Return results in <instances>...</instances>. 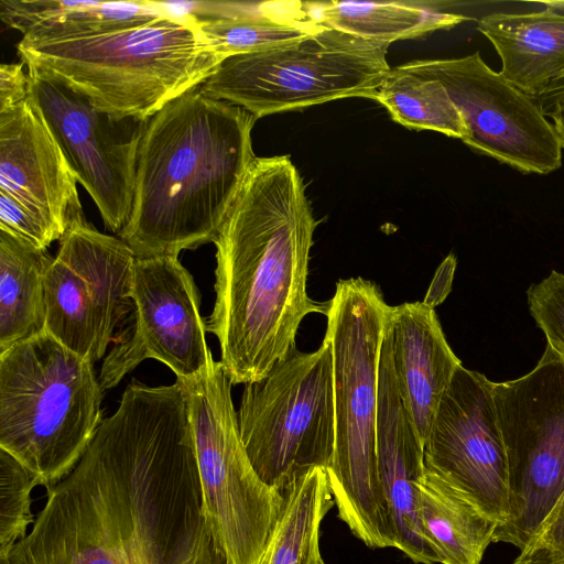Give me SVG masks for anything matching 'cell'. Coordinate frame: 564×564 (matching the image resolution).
I'll return each mask as SVG.
<instances>
[{"label": "cell", "mask_w": 564, "mask_h": 564, "mask_svg": "<svg viewBox=\"0 0 564 564\" xmlns=\"http://www.w3.org/2000/svg\"><path fill=\"white\" fill-rule=\"evenodd\" d=\"M182 388L132 379L0 564H228L203 510Z\"/></svg>", "instance_id": "obj_1"}, {"label": "cell", "mask_w": 564, "mask_h": 564, "mask_svg": "<svg viewBox=\"0 0 564 564\" xmlns=\"http://www.w3.org/2000/svg\"><path fill=\"white\" fill-rule=\"evenodd\" d=\"M317 221L289 155L256 158L216 240L215 304L207 332L232 384L264 378L296 347L301 322L326 316L307 293Z\"/></svg>", "instance_id": "obj_2"}, {"label": "cell", "mask_w": 564, "mask_h": 564, "mask_svg": "<svg viewBox=\"0 0 564 564\" xmlns=\"http://www.w3.org/2000/svg\"><path fill=\"white\" fill-rule=\"evenodd\" d=\"M257 118L199 86L144 121L132 209L118 234L137 259L214 242L256 160Z\"/></svg>", "instance_id": "obj_3"}, {"label": "cell", "mask_w": 564, "mask_h": 564, "mask_svg": "<svg viewBox=\"0 0 564 564\" xmlns=\"http://www.w3.org/2000/svg\"><path fill=\"white\" fill-rule=\"evenodd\" d=\"M15 47L28 68L118 120L147 121L198 87L224 61L185 13L75 37L20 40Z\"/></svg>", "instance_id": "obj_4"}, {"label": "cell", "mask_w": 564, "mask_h": 564, "mask_svg": "<svg viewBox=\"0 0 564 564\" xmlns=\"http://www.w3.org/2000/svg\"><path fill=\"white\" fill-rule=\"evenodd\" d=\"M390 306L379 286L340 280L324 340L333 358L335 452L326 469L339 519L371 549L395 547L377 468L378 371Z\"/></svg>", "instance_id": "obj_5"}, {"label": "cell", "mask_w": 564, "mask_h": 564, "mask_svg": "<svg viewBox=\"0 0 564 564\" xmlns=\"http://www.w3.org/2000/svg\"><path fill=\"white\" fill-rule=\"evenodd\" d=\"M94 364L46 330L0 355V448L46 488L66 477L101 421Z\"/></svg>", "instance_id": "obj_6"}, {"label": "cell", "mask_w": 564, "mask_h": 564, "mask_svg": "<svg viewBox=\"0 0 564 564\" xmlns=\"http://www.w3.org/2000/svg\"><path fill=\"white\" fill-rule=\"evenodd\" d=\"M185 392L203 510L228 564H259L280 521L284 492L254 470L241 441L231 381L220 361L191 378Z\"/></svg>", "instance_id": "obj_7"}, {"label": "cell", "mask_w": 564, "mask_h": 564, "mask_svg": "<svg viewBox=\"0 0 564 564\" xmlns=\"http://www.w3.org/2000/svg\"><path fill=\"white\" fill-rule=\"evenodd\" d=\"M389 45L324 25L296 42L225 58L199 88L257 119L335 99H375L390 70Z\"/></svg>", "instance_id": "obj_8"}, {"label": "cell", "mask_w": 564, "mask_h": 564, "mask_svg": "<svg viewBox=\"0 0 564 564\" xmlns=\"http://www.w3.org/2000/svg\"><path fill=\"white\" fill-rule=\"evenodd\" d=\"M241 441L259 477L284 492L335 452L333 358L323 340L296 347L261 380L245 384L237 412Z\"/></svg>", "instance_id": "obj_9"}, {"label": "cell", "mask_w": 564, "mask_h": 564, "mask_svg": "<svg viewBox=\"0 0 564 564\" xmlns=\"http://www.w3.org/2000/svg\"><path fill=\"white\" fill-rule=\"evenodd\" d=\"M494 400L509 489L494 542L522 551L564 491V364L546 347L529 373L494 382Z\"/></svg>", "instance_id": "obj_10"}, {"label": "cell", "mask_w": 564, "mask_h": 564, "mask_svg": "<svg viewBox=\"0 0 564 564\" xmlns=\"http://www.w3.org/2000/svg\"><path fill=\"white\" fill-rule=\"evenodd\" d=\"M44 279L45 330L86 360H100L131 312L137 257L80 213L58 240Z\"/></svg>", "instance_id": "obj_11"}, {"label": "cell", "mask_w": 564, "mask_h": 564, "mask_svg": "<svg viewBox=\"0 0 564 564\" xmlns=\"http://www.w3.org/2000/svg\"><path fill=\"white\" fill-rule=\"evenodd\" d=\"M408 64L443 84L464 119L463 142L474 151L524 173L561 167L563 149L535 98L491 69L479 52Z\"/></svg>", "instance_id": "obj_12"}, {"label": "cell", "mask_w": 564, "mask_h": 564, "mask_svg": "<svg viewBox=\"0 0 564 564\" xmlns=\"http://www.w3.org/2000/svg\"><path fill=\"white\" fill-rule=\"evenodd\" d=\"M134 323L106 356L99 383L105 392L145 359L166 365L176 378H191L213 357L194 278L177 257L137 259L132 280Z\"/></svg>", "instance_id": "obj_13"}, {"label": "cell", "mask_w": 564, "mask_h": 564, "mask_svg": "<svg viewBox=\"0 0 564 564\" xmlns=\"http://www.w3.org/2000/svg\"><path fill=\"white\" fill-rule=\"evenodd\" d=\"M425 468L498 525L508 517V463L494 400V382L456 370L424 442Z\"/></svg>", "instance_id": "obj_14"}, {"label": "cell", "mask_w": 564, "mask_h": 564, "mask_svg": "<svg viewBox=\"0 0 564 564\" xmlns=\"http://www.w3.org/2000/svg\"><path fill=\"white\" fill-rule=\"evenodd\" d=\"M28 74L31 95L77 181L96 204L105 226L119 234L132 209L144 121L118 120L36 69L28 68Z\"/></svg>", "instance_id": "obj_15"}, {"label": "cell", "mask_w": 564, "mask_h": 564, "mask_svg": "<svg viewBox=\"0 0 564 564\" xmlns=\"http://www.w3.org/2000/svg\"><path fill=\"white\" fill-rule=\"evenodd\" d=\"M77 182L32 95L0 110V192L64 235L70 219L83 213Z\"/></svg>", "instance_id": "obj_16"}, {"label": "cell", "mask_w": 564, "mask_h": 564, "mask_svg": "<svg viewBox=\"0 0 564 564\" xmlns=\"http://www.w3.org/2000/svg\"><path fill=\"white\" fill-rule=\"evenodd\" d=\"M376 452L395 549L415 564L440 563L420 517L419 486L425 473L424 444L400 394L386 332L378 371Z\"/></svg>", "instance_id": "obj_17"}, {"label": "cell", "mask_w": 564, "mask_h": 564, "mask_svg": "<svg viewBox=\"0 0 564 564\" xmlns=\"http://www.w3.org/2000/svg\"><path fill=\"white\" fill-rule=\"evenodd\" d=\"M384 330L400 394L424 444L441 400L462 362L427 301L390 306Z\"/></svg>", "instance_id": "obj_18"}, {"label": "cell", "mask_w": 564, "mask_h": 564, "mask_svg": "<svg viewBox=\"0 0 564 564\" xmlns=\"http://www.w3.org/2000/svg\"><path fill=\"white\" fill-rule=\"evenodd\" d=\"M177 13L191 14L223 59L280 47L324 28L306 2H171Z\"/></svg>", "instance_id": "obj_19"}, {"label": "cell", "mask_w": 564, "mask_h": 564, "mask_svg": "<svg viewBox=\"0 0 564 564\" xmlns=\"http://www.w3.org/2000/svg\"><path fill=\"white\" fill-rule=\"evenodd\" d=\"M477 30L501 59L500 74L536 98L564 73V14L551 9L529 13H490Z\"/></svg>", "instance_id": "obj_20"}, {"label": "cell", "mask_w": 564, "mask_h": 564, "mask_svg": "<svg viewBox=\"0 0 564 564\" xmlns=\"http://www.w3.org/2000/svg\"><path fill=\"white\" fill-rule=\"evenodd\" d=\"M167 13L161 1H0L2 22L25 42L82 36Z\"/></svg>", "instance_id": "obj_21"}, {"label": "cell", "mask_w": 564, "mask_h": 564, "mask_svg": "<svg viewBox=\"0 0 564 564\" xmlns=\"http://www.w3.org/2000/svg\"><path fill=\"white\" fill-rule=\"evenodd\" d=\"M419 494L421 522L440 564H480L498 523L426 468Z\"/></svg>", "instance_id": "obj_22"}, {"label": "cell", "mask_w": 564, "mask_h": 564, "mask_svg": "<svg viewBox=\"0 0 564 564\" xmlns=\"http://www.w3.org/2000/svg\"><path fill=\"white\" fill-rule=\"evenodd\" d=\"M53 258L0 230V355L45 332L44 279Z\"/></svg>", "instance_id": "obj_23"}, {"label": "cell", "mask_w": 564, "mask_h": 564, "mask_svg": "<svg viewBox=\"0 0 564 564\" xmlns=\"http://www.w3.org/2000/svg\"><path fill=\"white\" fill-rule=\"evenodd\" d=\"M306 8L321 24L388 44L451 29L467 19L430 3L408 1H306Z\"/></svg>", "instance_id": "obj_24"}, {"label": "cell", "mask_w": 564, "mask_h": 564, "mask_svg": "<svg viewBox=\"0 0 564 564\" xmlns=\"http://www.w3.org/2000/svg\"><path fill=\"white\" fill-rule=\"evenodd\" d=\"M334 506L325 468L297 479L284 491L280 521L259 564H322V522Z\"/></svg>", "instance_id": "obj_25"}, {"label": "cell", "mask_w": 564, "mask_h": 564, "mask_svg": "<svg viewBox=\"0 0 564 564\" xmlns=\"http://www.w3.org/2000/svg\"><path fill=\"white\" fill-rule=\"evenodd\" d=\"M375 99L406 128L432 130L462 141L467 134L464 119L443 84L408 63L390 68Z\"/></svg>", "instance_id": "obj_26"}, {"label": "cell", "mask_w": 564, "mask_h": 564, "mask_svg": "<svg viewBox=\"0 0 564 564\" xmlns=\"http://www.w3.org/2000/svg\"><path fill=\"white\" fill-rule=\"evenodd\" d=\"M36 477L9 452L0 448V560L28 534L34 522L31 491Z\"/></svg>", "instance_id": "obj_27"}, {"label": "cell", "mask_w": 564, "mask_h": 564, "mask_svg": "<svg viewBox=\"0 0 564 564\" xmlns=\"http://www.w3.org/2000/svg\"><path fill=\"white\" fill-rule=\"evenodd\" d=\"M529 310L547 345L564 364V274L555 270L528 290Z\"/></svg>", "instance_id": "obj_28"}, {"label": "cell", "mask_w": 564, "mask_h": 564, "mask_svg": "<svg viewBox=\"0 0 564 564\" xmlns=\"http://www.w3.org/2000/svg\"><path fill=\"white\" fill-rule=\"evenodd\" d=\"M0 230L42 250L63 234L12 196L0 192Z\"/></svg>", "instance_id": "obj_29"}, {"label": "cell", "mask_w": 564, "mask_h": 564, "mask_svg": "<svg viewBox=\"0 0 564 564\" xmlns=\"http://www.w3.org/2000/svg\"><path fill=\"white\" fill-rule=\"evenodd\" d=\"M513 564H564V491Z\"/></svg>", "instance_id": "obj_30"}, {"label": "cell", "mask_w": 564, "mask_h": 564, "mask_svg": "<svg viewBox=\"0 0 564 564\" xmlns=\"http://www.w3.org/2000/svg\"><path fill=\"white\" fill-rule=\"evenodd\" d=\"M24 64L10 63L0 66V110L14 106L31 95L30 76Z\"/></svg>", "instance_id": "obj_31"}, {"label": "cell", "mask_w": 564, "mask_h": 564, "mask_svg": "<svg viewBox=\"0 0 564 564\" xmlns=\"http://www.w3.org/2000/svg\"><path fill=\"white\" fill-rule=\"evenodd\" d=\"M540 110L547 118H551L556 111L564 108V73L556 77L546 88L535 98Z\"/></svg>", "instance_id": "obj_32"}, {"label": "cell", "mask_w": 564, "mask_h": 564, "mask_svg": "<svg viewBox=\"0 0 564 564\" xmlns=\"http://www.w3.org/2000/svg\"><path fill=\"white\" fill-rule=\"evenodd\" d=\"M553 127L560 140L561 147L564 150V108L556 111L552 117Z\"/></svg>", "instance_id": "obj_33"}, {"label": "cell", "mask_w": 564, "mask_h": 564, "mask_svg": "<svg viewBox=\"0 0 564 564\" xmlns=\"http://www.w3.org/2000/svg\"><path fill=\"white\" fill-rule=\"evenodd\" d=\"M322 564H326L325 562H323Z\"/></svg>", "instance_id": "obj_34"}]
</instances>
